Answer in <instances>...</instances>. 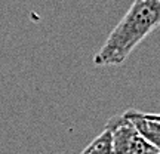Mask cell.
Masks as SVG:
<instances>
[{
  "label": "cell",
  "mask_w": 160,
  "mask_h": 154,
  "mask_svg": "<svg viewBox=\"0 0 160 154\" xmlns=\"http://www.w3.org/2000/svg\"><path fill=\"white\" fill-rule=\"evenodd\" d=\"M160 25V0H133L129 11L111 30L93 64L99 67L120 65L147 36Z\"/></svg>",
  "instance_id": "1"
},
{
  "label": "cell",
  "mask_w": 160,
  "mask_h": 154,
  "mask_svg": "<svg viewBox=\"0 0 160 154\" xmlns=\"http://www.w3.org/2000/svg\"><path fill=\"white\" fill-rule=\"evenodd\" d=\"M105 127L111 132L116 154H160L125 114L114 116L107 122Z\"/></svg>",
  "instance_id": "2"
},
{
  "label": "cell",
  "mask_w": 160,
  "mask_h": 154,
  "mask_svg": "<svg viewBox=\"0 0 160 154\" xmlns=\"http://www.w3.org/2000/svg\"><path fill=\"white\" fill-rule=\"evenodd\" d=\"M80 154H116L111 132L105 127Z\"/></svg>",
  "instance_id": "3"
},
{
  "label": "cell",
  "mask_w": 160,
  "mask_h": 154,
  "mask_svg": "<svg viewBox=\"0 0 160 154\" xmlns=\"http://www.w3.org/2000/svg\"><path fill=\"white\" fill-rule=\"evenodd\" d=\"M125 116L131 120L133 125H141L150 131L160 133V114H151V113H139L137 110L126 111Z\"/></svg>",
  "instance_id": "4"
},
{
  "label": "cell",
  "mask_w": 160,
  "mask_h": 154,
  "mask_svg": "<svg viewBox=\"0 0 160 154\" xmlns=\"http://www.w3.org/2000/svg\"><path fill=\"white\" fill-rule=\"evenodd\" d=\"M133 126H135L138 131L141 132L144 137L153 144V145H156V147L159 148V151H160V133H156V132L150 131V129H147V127H144V126H141V125H133Z\"/></svg>",
  "instance_id": "5"
}]
</instances>
